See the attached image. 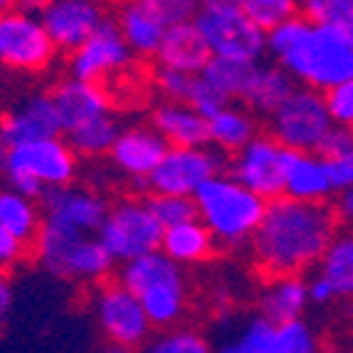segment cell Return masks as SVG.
I'll return each instance as SVG.
<instances>
[{
	"mask_svg": "<svg viewBox=\"0 0 353 353\" xmlns=\"http://www.w3.org/2000/svg\"><path fill=\"white\" fill-rule=\"evenodd\" d=\"M252 136H257V121L245 106H230L228 101L208 119V143L230 156L240 151Z\"/></svg>",
	"mask_w": 353,
	"mask_h": 353,
	"instance_id": "obj_26",
	"label": "cell"
},
{
	"mask_svg": "<svg viewBox=\"0 0 353 353\" xmlns=\"http://www.w3.org/2000/svg\"><path fill=\"white\" fill-rule=\"evenodd\" d=\"M242 0H201V6L208 8V6H240Z\"/></svg>",
	"mask_w": 353,
	"mask_h": 353,
	"instance_id": "obj_48",
	"label": "cell"
},
{
	"mask_svg": "<svg viewBox=\"0 0 353 353\" xmlns=\"http://www.w3.org/2000/svg\"><path fill=\"white\" fill-rule=\"evenodd\" d=\"M131 57L134 52L126 45L119 23L104 18L99 28L70 52V74L84 82L104 84L114 74L124 72L131 65Z\"/></svg>",
	"mask_w": 353,
	"mask_h": 353,
	"instance_id": "obj_13",
	"label": "cell"
},
{
	"mask_svg": "<svg viewBox=\"0 0 353 353\" xmlns=\"http://www.w3.org/2000/svg\"><path fill=\"white\" fill-rule=\"evenodd\" d=\"M54 54L57 48L40 15L18 8L0 12V67L35 74L52 65Z\"/></svg>",
	"mask_w": 353,
	"mask_h": 353,
	"instance_id": "obj_9",
	"label": "cell"
},
{
	"mask_svg": "<svg viewBox=\"0 0 353 353\" xmlns=\"http://www.w3.org/2000/svg\"><path fill=\"white\" fill-rule=\"evenodd\" d=\"M168 151V141L159 131L148 126H131L119 131L117 141L109 148V159L119 173L129 178L151 176L153 168L161 163V159Z\"/></svg>",
	"mask_w": 353,
	"mask_h": 353,
	"instance_id": "obj_18",
	"label": "cell"
},
{
	"mask_svg": "<svg viewBox=\"0 0 353 353\" xmlns=\"http://www.w3.org/2000/svg\"><path fill=\"white\" fill-rule=\"evenodd\" d=\"M42 6H45V0H18V3H15V8H18V10L32 12V15H40Z\"/></svg>",
	"mask_w": 353,
	"mask_h": 353,
	"instance_id": "obj_47",
	"label": "cell"
},
{
	"mask_svg": "<svg viewBox=\"0 0 353 353\" xmlns=\"http://www.w3.org/2000/svg\"><path fill=\"white\" fill-rule=\"evenodd\" d=\"M190 79H193V74L181 72V70H171V67H161L159 74H156L159 92L165 97V99H173V101H185Z\"/></svg>",
	"mask_w": 353,
	"mask_h": 353,
	"instance_id": "obj_40",
	"label": "cell"
},
{
	"mask_svg": "<svg viewBox=\"0 0 353 353\" xmlns=\"http://www.w3.org/2000/svg\"><path fill=\"white\" fill-rule=\"evenodd\" d=\"M267 52L304 87L329 92L353 77V30L346 25L284 20L267 32Z\"/></svg>",
	"mask_w": 353,
	"mask_h": 353,
	"instance_id": "obj_2",
	"label": "cell"
},
{
	"mask_svg": "<svg viewBox=\"0 0 353 353\" xmlns=\"http://www.w3.org/2000/svg\"><path fill=\"white\" fill-rule=\"evenodd\" d=\"M306 287H309V301H314V304L324 306L336 296V289L331 287V282L324 277V274H316V277L306 284Z\"/></svg>",
	"mask_w": 353,
	"mask_h": 353,
	"instance_id": "obj_45",
	"label": "cell"
},
{
	"mask_svg": "<svg viewBox=\"0 0 353 353\" xmlns=\"http://www.w3.org/2000/svg\"><path fill=\"white\" fill-rule=\"evenodd\" d=\"M0 223L20 242L32 248L42 228V208H37L35 198L8 185V188H0Z\"/></svg>",
	"mask_w": 353,
	"mask_h": 353,
	"instance_id": "obj_28",
	"label": "cell"
},
{
	"mask_svg": "<svg viewBox=\"0 0 353 353\" xmlns=\"http://www.w3.org/2000/svg\"><path fill=\"white\" fill-rule=\"evenodd\" d=\"M42 220L79 230V232H99L104 223L109 203L101 193L77 185H57L48 188L40 198Z\"/></svg>",
	"mask_w": 353,
	"mask_h": 353,
	"instance_id": "obj_16",
	"label": "cell"
},
{
	"mask_svg": "<svg viewBox=\"0 0 353 353\" xmlns=\"http://www.w3.org/2000/svg\"><path fill=\"white\" fill-rule=\"evenodd\" d=\"M119 282L139 296L153 329L176 326L185 314L188 289H185L183 265H178L163 250H153L124 262L119 272Z\"/></svg>",
	"mask_w": 353,
	"mask_h": 353,
	"instance_id": "obj_4",
	"label": "cell"
},
{
	"mask_svg": "<svg viewBox=\"0 0 353 353\" xmlns=\"http://www.w3.org/2000/svg\"><path fill=\"white\" fill-rule=\"evenodd\" d=\"M119 121L114 119L112 112L101 114V117L92 119L87 124H82L79 129L70 131V146L74 148L77 156H84V159H97V156H104L109 153V148L114 146L119 136Z\"/></svg>",
	"mask_w": 353,
	"mask_h": 353,
	"instance_id": "obj_30",
	"label": "cell"
},
{
	"mask_svg": "<svg viewBox=\"0 0 353 353\" xmlns=\"http://www.w3.org/2000/svg\"><path fill=\"white\" fill-rule=\"evenodd\" d=\"M210 54L242 62H259L267 52V32L245 15L240 6H208L195 15Z\"/></svg>",
	"mask_w": 353,
	"mask_h": 353,
	"instance_id": "obj_7",
	"label": "cell"
},
{
	"mask_svg": "<svg viewBox=\"0 0 353 353\" xmlns=\"http://www.w3.org/2000/svg\"><path fill=\"white\" fill-rule=\"evenodd\" d=\"M8 185L40 201L42 193L57 185H70L77 178V153L59 136L35 139L10 146L6 163Z\"/></svg>",
	"mask_w": 353,
	"mask_h": 353,
	"instance_id": "obj_6",
	"label": "cell"
},
{
	"mask_svg": "<svg viewBox=\"0 0 353 353\" xmlns=\"http://www.w3.org/2000/svg\"><path fill=\"white\" fill-rule=\"evenodd\" d=\"M282 183H284V195L296 198V201L319 203V201H326L334 193L326 161L316 151L284 148Z\"/></svg>",
	"mask_w": 353,
	"mask_h": 353,
	"instance_id": "obj_19",
	"label": "cell"
},
{
	"mask_svg": "<svg viewBox=\"0 0 353 353\" xmlns=\"http://www.w3.org/2000/svg\"><path fill=\"white\" fill-rule=\"evenodd\" d=\"M153 353H208L210 343L205 341V336H201L198 331L190 329H173L168 326V331L153 339L151 346Z\"/></svg>",
	"mask_w": 353,
	"mask_h": 353,
	"instance_id": "obj_37",
	"label": "cell"
},
{
	"mask_svg": "<svg viewBox=\"0 0 353 353\" xmlns=\"http://www.w3.org/2000/svg\"><path fill=\"white\" fill-rule=\"evenodd\" d=\"M35 257L50 274L74 282H104L114 270L112 252L94 232H79L42 220L35 240Z\"/></svg>",
	"mask_w": 353,
	"mask_h": 353,
	"instance_id": "obj_5",
	"label": "cell"
},
{
	"mask_svg": "<svg viewBox=\"0 0 353 353\" xmlns=\"http://www.w3.org/2000/svg\"><path fill=\"white\" fill-rule=\"evenodd\" d=\"M193 201L198 208V218L205 223L215 242L228 248H240L252 240L270 203L235 176L225 173L208 178L193 193Z\"/></svg>",
	"mask_w": 353,
	"mask_h": 353,
	"instance_id": "obj_3",
	"label": "cell"
},
{
	"mask_svg": "<svg viewBox=\"0 0 353 353\" xmlns=\"http://www.w3.org/2000/svg\"><path fill=\"white\" fill-rule=\"evenodd\" d=\"M252 67L254 62H242V59H230V57L212 54L208 59V65L203 67L201 74L218 92H223L228 99H240L245 87H248L250 74H252Z\"/></svg>",
	"mask_w": 353,
	"mask_h": 353,
	"instance_id": "obj_31",
	"label": "cell"
},
{
	"mask_svg": "<svg viewBox=\"0 0 353 353\" xmlns=\"http://www.w3.org/2000/svg\"><path fill=\"white\" fill-rule=\"evenodd\" d=\"M10 304H12V289H10V284H8V279L0 274V334H3V326H6Z\"/></svg>",
	"mask_w": 353,
	"mask_h": 353,
	"instance_id": "obj_46",
	"label": "cell"
},
{
	"mask_svg": "<svg viewBox=\"0 0 353 353\" xmlns=\"http://www.w3.org/2000/svg\"><path fill=\"white\" fill-rule=\"evenodd\" d=\"M299 12H304V18L312 23L351 28L353 0H299Z\"/></svg>",
	"mask_w": 353,
	"mask_h": 353,
	"instance_id": "obj_35",
	"label": "cell"
},
{
	"mask_svg": "<svg viewBox=\"0 0 353 353\" xmlns=\"http://www.w3.org/2000/svg\"><path fill=\"white\" fill-rule=\"evenodd\" d=\"M336 225L339 220L324 201L272 198L250 240L254 262L267 277L301 274L321 259L336 235Z\"/></svg>",
	"mask_w": 353,
	"mask_h": 353,
	"instance_id": "obj_1",
	"label": "cell"
},
{
	"mask_svg": "<svg viewBox=\"0 0 353 353\" xmlns=\"http://www.w3.org/2000/svg\"><path fill=\"white\" fill-rule=\"evenodd\" d=\"M161 250L183 267L201 265L215 252V237L201 218H193L185 223L171 225V228H163Z\"/></svg>",
	"mask_w": 353,
	"mask_h": 353,
	"instance_id": "obj_24",
	"label": "cell"
},
{
	"mask_svg": "<svg viewBox=\"0 0 353 353\" xmlns=\"http://www.w3.org/2000/svg\"><path fill=\"white\" fill-rule=\"evenodd\" d=\"M348 148H353V126L334 124L321 139L316 153L324 156V159H331V156H339V153L348 151Z\"/></svg>",
	"mask_w": 353,
	"mask_h": 353,
	"instance_id": "obj_41",
	"label": "cell"
},
{
	"mask_svg": "<svg viewBox=\"0 0 353 353\" xmlns=\"http://www.w3.org/2000/svg\"><path fill=\"white\" fill-rule=\"evenodd\" d=\"M94 319L114 348L134 351L146 346L153 324L139 296L121 282H104L94 294Z\"/></svg>",
	"mask_w": 353,
	"mask_h": 353,
	"instance_id": "obj_10",
	"label": "cell"
},
{
	"mask_svg": "<svg viewBox=\"0 0 353 353\" xmlns=\"http://www.w3.org/2000/svg\"><path fill=\"white\" fill-rule=\"evenodd\" d=\"M331 126L334 117L326 104V94L312 87H296L270 117L272 136L284 148L294 151H316Z\"/></svg>",
	"mask_w": 353,
	"mask_h": 353,
	"instance_id": "obj_8",
	"label": "cell"
},
{
	"mask_svg": "<svg viewBox=\"0 0 353 353\" xmlns=\"http://www.w3.org/2000/svg\"><path fill=\"white\" fill-rule=\"evenodd\" d=\"M25 252H28V245L20 242L6 225L0 223V272L18 265L20 259L25 257Z\"/></svg>",
	"mask_w": 353,
	"mask_h": 353,
	"instance_id": "obj_43",
	"label": "cell"
},
{
	"mask_svg": "<svg viewBox=\"0 0 353 353\" xmlns=\"http://www.w3.org/2000/svg\"><path fill=\"white\" fill-rule=\"evenodd\" d=\"M284 146L274 136H252L230 161V176L245 183L250 190L259 193L265 201L284 195L282 183Z\"/></svg>",
	"mask_w": 353,
	"mask_h": 353,
	"instance_id": "obj_14",
	"label": "cell"
},
{
	"mask_svg": "<svg viewBox=\"0 0 353 353\" xmlns=\"http://www.w3.org/2000/svg\"><path fill=\"white\" fill-rule=\"evenodd\" d=\"M351 30H353V23H351Z\"/></svg>",
	"mask_w": 353,
	"mask_h": 353,
	"instance_id": "obj_51",
	"label": "cell"
},
{
	"mask_svg": "<svg viewBox=\"0 0 353 353\" xmlns=\"http://www.w3.org/2000/svg\"><path fill=\"white\" fill-rule=\"evenodd\" d=\"M117 23L131 52L139 54V57H156L165 28L139 0H126L117 15Z\"/></svg>",
	"mask_w": 353,
	"mask_h": 353,
	"instance_id": "obj_27",
	"label": "cell"
},
{
	"mask_svg": "<svg viewBox=\"0 0 353 353\" xmlns=\"http://www.w3.org/2000/svg\"><path fill=\"white\" fill-rule=\"evenodd\" d=\"M97 235L117 262H129L139 254L161 250L163 225L146 201H121L109 208Z\"/></svg>",
	"mask_w": 353,
	"mask_h": 353,
	"instance_id": "obj_11",
	"label": "cell"
},
{
	"mask_svg": "<svg viewBox=\"0 0 353 353\" xmlns=\"http://www.w3.org/2000/svg\"><path fill=\"white\" fill-rule=\"evenodd\" d=\"M240 8L265 32L299 15V0H242Z\"/></svg>",
	"mask_w": 353,
	"mask_h": 353,
	"instance_id": "obj_33",
	"label": "cell"
},
{
	"mask_svg": "<svg viewBox=\"0 0 353 353\" xmlns=\"http://www.w3.org/2000/svg\"><path fill=\"white\" fill-rule=\"evenodd\" d=\"M294 89L296 79L282 65H259V62H254L252 74H250L248 87H245L240 99L245 101L250 112L272 117Z\"/></svg>",
	"mask_w": 353,
	"mask_h": 353,
	"instance_id": "obj_23",
	"label": "cell"
},
{
	"mask_svg": "<svg viewBox=\"0 0 353 353\" xmlns=\"http://www.w3.org/2000/svg\"><path fill=\"white\" fill-rule=\"evenodd\" d=\"M220 351L225 353H279V324L270 321L267 316L252 319L242 326L240 334L223 343Z\"/></svg>",
	"mask_w": 353,
	"mask_h": 353,
	"instance_id": "obj_32",
	"label": "cell"
},
{
	"mask_svg": "<svg viewBox=\"0 0 353 353\" xmlns=\"http://www.w3.org/2000/svg\"><path fill=\"white\" fill-rule=\"evenodd\" d=\"M50 94H52L54 106H57L65 134L79 129L82 124L101 117V114L112 112V101L106 97L104 87L94 82L77 79V77H70L65 82H59Z\"/></svg>",
	"mask_w": 353,
	"mask_h": 353,
	"instance_id": "obj_20",
	"label": "cell"
},
{
	"mask_svg": "<svg viewBox=\"0 0 353 353\" xmlns=\"http://www.w3.org/2000/svg\"><path fill=\"white\" fill-rule=\"evenodd\" d=\"M326 161V168H329L331 185H334V193L341 188L353 185V148L339 153V156H331Z\"/></svg>",
	"mask_w": 353,
	"mask_h": 353,
	"instance_id": "obj_42",
	"label": "cell"
},
{
	"mask_svg": "<svg viewBox=\"0 0 353 353\" xmlns=\"http://www.w3.org/2000/svg\"><path fill=\"white\" fill-rule=\"evenodd\" d=\"M153 18L159 20L163 28L181 23H193L198 10H201V0H139Z\"/></svg>",
	"mask_w": 353,
	"mask_h": 353,
	"instance_id": "obj_36",
	"label": "cell"
},
{
	"mask_svg": "<svg viewBox=\"0 0 353 353\" xmlns=\"http://www.w3.org/2000/svg\"><path fill=\"white\" fill-rule=\"evenodd\" d=\"M153 129L163 136L168 146H205L208 117L185 101L165 99L151 114Z\"/></svg>",
	"mask_w": 353,
	"mask_h": 353,
	"instance_id": "obj_22",
	"label": "cell"
},
{
	"mask_svg": "<svg viewBox=\"0 0 353 353\" xmlns=\"http://www.w3.org/2000/svg\"><path fill=\"white\" fill-rule=\"evenodd\" d=\"M106 18L104 0H45L40 10L57 52H72Z\"/></svg>",
	"mask_w": 353,
	"mask_h": 353,
	"instance_id": "obj_15",
	"label": "cell"
},
{
	"mask_svg": "<svg viewBox=\"0 0 353 353\" xmlns=\"http://www.w3.org/2000/svg\"><path fill=\"white\" fill-rule=\"evenodd\" d=\"M309 304V287L299 274H277L259 294V312L274 324L301 319Z\"/></svg>",
	"mask_w": 353,
	"mask_h": 353,
	"instance_id": "obj_25",
	"label": "cell"
},
{
	"mask_svg": "<svg viewBox=\"0 0 353 353\" xmlns=\"http://www.w3.org/2000/svg\"><path fill=\"white\" fill-rule=\"evenodd\" d=\"M210 57V48L205 45L195 23L165 28L163 40H161L159 52H156L161 67H171V70L188 72V74H201Z\"/></svg>",
	"mask_w": 353,
	"mask_h": 353,
	"instance_id": "obj_21",
	"label": "cell"
},
{
	"mask_svg": "<svg viewBox=\"0 0 353 353\" xmlns=\"http://www.w3.org/2000/svg\"><path fill=\"white\" fill-rule=\"evenodd\" d=\"M225 171V153L215 146H168L148 176L151 193L193 195L208 178Z\"/></svg>",
	"mask_w": 353,
	"mask_h": 353,
	"instance_id": "obj_12",
	"label": "cell"
},
{
	"mask_svg": "<svg viewBox=\"0 0 353 353\" xmlns=\"http://www.w3.org/2000/svg\"><path fill=\"white\" fill-rule=\"evenodd\" d=\"M228 101H230L228 97L212 87L205 77L193 74V79H190V87H188V94H185V104H190L193 109H198L203 117L210 119L212 114L220 112Z\"/></svg>",
	"mask_w": 353,
	"mask_h": 353,
	"instance_id": "obj_38",
	"label": "cell"
},
{
	"mask_svg": "<svg viewBox=\"0 0 353 353\" xmlns=\"http://www.w3.org/2000/svg\"><path fill=\"white\" fill-rule=\"evenodd\" d=\"M319 265H321L319 274L329 279L331 287L336 289V296H353V232L334 235Z\"/></svg>",
	"mask_w": 353,
	"mask_h": 353,
	"instance_id": "obj_29",
	"label": "cell"
},
{
	"mask_svg": "<svg viewBox=\"0 0 353 353\" xmlns=\"http://www.w3.org/2000/svg\"><path fill=\"white\" fill-rule=\"evenodd\" d=\"M326 104L334 117V124L353 126V77L326 92Z\"/></svg>",
	"mask_w": 353,
	"mask_h": 353,
	"instance_id": "obj_39",
	"label": "cell"
},
{
	"mask_svg": "<svg viewBox=\"0 0 353 353\" xmlns=\"http://www.w3.org/2000/svg\"><path fill=\"white\" fill-rule=\"evenodd\" d=\"M59 134H62V121H59L52 94H32L6 117H0V139L8 146Z\"/></svg>",
	"mask_w": 353,
	"mask_h": 353,
	"instance_id": "obj_17",
	"label": "cell"
},
{
	"mask_svg": "<svg viewBox=\"0 0 353 353\" xmlns=\"http://www.w3.org/2000/svg\"><path fill=\"white\" fill-rule=\"evenodd\" d=\"M336 203H334V215L339 223L343 225H353V185H348V188H341L336 190Z\"/></svg>",
	"mask_w": 353,
	"mask_h": 353,
	"instance_id": "obj_44",
	"label": "cell"
},
{
	"mask_svg": "<svg viewBox=\"0 0 353 353\" xmlns=\"http://www.w3.org/2000/svg\"><path fill=\"white\" fill-rule=\"evenodd\" d=\"M15 3H18V0H0V12H3V10H10V8H15Z\"/></svg>",
	"mask_w": 353,
	"mask_h": 353,
	"instance_id": "obj_50",
	"label": "cell"
},
{
	"mask_svg": "<svg viewBox=\"0 0 353 353\" xmlns=\"http://www.w3.org/2000/svg\"><path fill=\"white\" fill-rule=\"evenodd\" d=\"M148 208L153 215L159 218L163 228L185 223V220L198 218V208H195L193 195H173V193H151L146 198Z\"/></svg>",
	"mask_w": 353,
	"mask_h": 353,
	"instance_id": "obj_34",
	"label": "cell"
},
{
	"mask_svg": "<svg viewBox=\"0 0 353 353\" xmlns=\"http://www.w3.org/2000/svg\"><path fill=\"white\" fill-rule=\"evenodd\" d=\"M8 151H10V146H8L3 139H0V173L6 171V163H8Z\"/></svg>",
	"mask_w": 353,
	"mask_h": 353,
	"instance_id": "obj_49",
	"label": "cell"
}]
</instances>
